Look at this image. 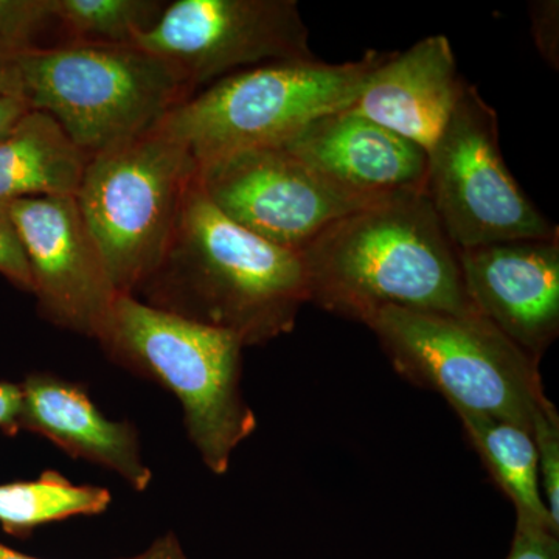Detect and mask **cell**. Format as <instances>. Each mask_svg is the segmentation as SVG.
<instances>
[{"mask_svg":"<svg viewBox=\"0 0 559 559\" xmlns=\"http://www.w3.org/2000/svg\"><path fill=\"white\" fill-rule=\"evenodd\" d=\"M134 296L252 347L294 330L300 308L310 304V282L299 250L263 240L227 218L194 171L168 248Z\"/></svg>","mask_w":559,"mask_h":559,"instance_id":"6da1fadb","label":"cell"},{"mask_svg":"<svg viewBox=\"0 0 559 559\" xmlns=\"http://www.w3.org/2000/svg\"><path fill=\"white\" fill-rule=\"evenodd\" d=\"M310 301L366 322L384 308L477 314L459 250L425 190L406 191L349 213L301 250Z\"/></svg>","mask_w":559,"mask_h":559,"instance_id":"7a4b0ae2","label":"cell"},{"mask_svg":"<svg viewBox=\"0 0 559 559\" xmlns=\"http://www.w3.org/2000/svg\"><path fill=\"white\" fill-rule=\"evenodd\" d=\"M95 340L114 364L175 395L205 468L226 474L259 425L242 395L241 342L131 294L116 297Z\"/></svg>","mask_w":559,"mask_h":559,"instance_id":"3957f363","label":"cell"},{"mask_svg":"<svg viewBox=\"0 0 559 559\" xmlns=\"http://www.w3.org/2000/svg\"><path fill=\"white\" fill-rule=\"evenodd\" d=\"M388 53L356 61L267 62L191 95L160 120L197 167L238 151L282 146L320 117L352 108Z\"/></svg>","mask_w":559,"mask_h":559,"instance_id":"277c9868","label":"cell"},{"mask_svg":"<svg viewBox=\"0 0 559 559\" xmlns=\"http://www.w3.org/2000/svg\"><path fill=\"white\" fill-rule=\"evenodd\" d=\"M22 98L87 156L156 127L194 94L170 62L134 46L80 43L20 51Z\"/></svg>","mask_w":559,"mask_h":559,"instance_id":"5b68a950","label":"cell"},{"mask_svg":"<svg viewBox=\"0 0 559 559\" xmlns=\"http://www.w3.org/2000/svg\"><path fill=\"white\" fill-rule=\"evenodd\" d=\"M401 377L437 390L451 406L502 419L532 436L550 406L539 360L480 314L384 308L364 322Z\"/></svg>","mask_w":559,"mask_h":559,"instance_id":"8992f818","label":"cell"},{"mask_svg":"<svg viewBox=\"0 0 559 559\" xmlns=\"http://www.w3.org/2000/svg\"><path fill=\"white\" fill-rule=\"evenodd\" d=\"M194 171L160 121L90 157L75 201L117 293L134 296L160 263Z\"/></svg>","mask_w":559,"mask_h":559,"instance_id":"52a82bcc","label":"cell"},{"mask_svg":"<svg viewBox=\"0 0 559 559\" xmlns=\"http://www.w3.org/2000/svg\"><path fill=\"white\" fill-rule=\"evenodd\" d=\"M498 119L468 83L428 151L425 193L457 250L559 235L507 167Z\"/></svg>","mask_w":559,"mask_h":559,"instance_id":"ba28073f","label":"cell"},{"mask_svg":"<svg viewBox=\"0 0 559 559\" xmlns=\"http://www.w3.org/2000/svg\"><path fill=\"white\" fill-rule=\"evenodd\" d=\"M131 46L170 62L194 94L240 70L316 58L296 0H176Z\"/></svg>","mask_w":559,"mask_h":559,"instance_id":"9c48e42d","label":"cell"},{"mask_svg":"<svg viewBox=\"0 0 559 559\" xmlns=\"http://www.w3.org/2000/svg\"><path fill=\"white\" fill-rule=\"evenodd\" d=\"M197 176L227 218L299 252L344 216L373 204L337 189L283 146L231 153L197 167Z\"/></svg>","mask_w":559,"mask_h":559,"instance_id":"30bf717a","label":"cell"},{"mask_svg":"<svg viewBox=\"0 0 559 559\" xmlns=\"http://www.w3.org/2000/svg\"><path fill=\"white\" fill-rule=\"evenodd\" d=\"M0 213L24 249L40 316L58 329L95 340L119 293L75 197L10 201Z\"/></svg>","mask_w":559,"mask_h":559,"instance_id":"8fae6325","label":"cell"},{"mask_svg":"<svg viewBox=\"0 0 559 559\" xmlns=\"http://www.w3.org/2000/svg\"><path fill=\"white\" fill-rule=\"evenodd\" d=\"M474 310L533 359L559 333V235L459 250Z\"/></svg>","mask_w":559,"mask_h":559,"instance_id":"7c38bea8","label":"cell"},{"mask_svg":"<svg viewBox=\"0 0 559 559\" xmlns=\"http://www.w3.org/2000/svg\"><path fill=\"white\" fill-rule=\"evenodd\" d=\"M282 146L359 201L425 190L428 151L352 108L320 117Z\"/></svg>","mask_w":559,"mask_h":559,"instance_id":"4fadbf2b","label":"cell"},{"mask_svg":"<svg viewBox=\"0 0 559 559\" xmlns=\"http://www.w3.org/2000/svg\"><path fill=\"white\" fill-rule=\"evenodd\" d=\"M466 84L450 39L428 36L407 50L388 53L352 109L429 151Z\"/></svg>","mask_w":559,"mask_h":559,"instance_id":"5bb4252c","label":"cell"},{"mask_svg":"<svg viewBox=\"0 0 559 559\" xmlns=\"http://www.w3.org/2000/svg\"><path fill=\"white\" fill-rule=\"evenodd\" d=\"M21 389V429L38 433L70 457L109 469L134 491L148 489L153 471L130 421L106 417L86 390L57 374H28Z\"/></svg>","mask_w":559,"mask_h":559,"instance_id":"9a60e30c","label":"cell"},{"mask_svg":"<svg viewBox=\"0 0 559 559\" xmlns=\"http://www.w3.org/2000/svg\"><path fill=\"white\" fill-rule=\"evenodd\" d=\"M90 156L49 114L31 109L0 140V205L25 198L75 197Z\"/></svg>","mask_w":559,"mask_h":559,"instance_id":"2e32d148","label":"cell"},{"mask_svg":"<svg viewBox=\"0 0 559 559\" xmlns=\"http://www.w3.org/2000/svg\"><path fill=\"white\" fill-rule=\"evenodd\" d=\"M463 423L466 436L487 463L499 487L513 502L516 516L528 518L558 533L544 503L538 476V459L533 437L524 429L465 409L451 406Z\"/></svg>","mask_w":559,"mask_h":559,"instance_id":"e0dca14e","label":"cell"},{"mask_svg":"<svg viewBox=\"0 0 559 559\" xmlns=\"http://www.w3.org/2000/svg\"><path fill=\"white\" fill-rule=\"evenodd\" d=\"M112 502L108 488L73 485L57 471L38 479L0 485V525L13 535L73 516L105 513Z\"/></svg>","mask_w":559,"mask_h":559,"instance_id":"ac0fdd59","label":"cell"},{"mask_svg":"<svg viewBox=\"0 0 559 559\" xmlns=\"http://www.w3.org/2000/svg\"><path fill=\"white\" fill-rule=\"evenodd\" d=\"M57 24L80 43L131 46L159 20L156 0H53Z\"/></svg>","mask_w":559,"mask_h":559,"instance_id":"d6986e66","label":"cell"},{"mask_svg":"<svg viewBox=\"0 0 559 559\" xmlns=\"http://www.w3.org/2000/svg\"><path fill=\"white\" fill-rule=\"evenodd\" d=\"M538 459V476L550 520L559 527V415L551 403L536 419L532 432Z\"/></svg>","mask_w":559,"mask_h":559,"instance_id":"ffe728a7","label":"cell"},{"mask_svg":"<svg viewBox=\"0 0 559 559\" xmlns=\"http://www.w3.org/2000/svg\"><path fill=\"white\" fill-rule=\"evenodd\" d=\"M53 22V0H0V40L11 47H36L33 39Z\"/></svg>","mask_w":559,"mask_h":559,"instance_id":"44dd1931","label":"cell"},{"mask_svg":"<svg viewBox=\"0 0 559 559\" xmlns=\"http://www.w3.org/2000/svg\"><path fill=\"white\" fill-rule=\"evenodd\" d=\"M507 559H559L558 533L528 518L516 516V532Z\"/></svg>","mask_w":559,"mask_h":559,"instance_id":"7402d4cb","label":"cell"},{"mask_svg":"<svg viewBox=\"0 0 559 559\" xmlns=\"http://www.w3.org/2000/svg\"><path fill=\"white\" fill-rule=\"evenodd\" d=\"M530 25L536 49L550 68H559V3L538 0L528 7Z\"/></svg>","mask_w":559,"mask_h":559,"instance_id":"603a6c76","label":"cell"},{"mask_svg":"<svg viewBox=\"0 0 559 559\" xmlns=\"http://www.w3.org/2000/svg\"><path fill=\"white\" fill-rule=\"evenodd\" d=\"M0 275L25 293H33L31 267L20 238L9 219L0 213Z\"/></svg>","mask_w":559,"mask_h":559,"instance_id":"cb8c5ba5","label":"cell"},{"mask_svg":"<svg viewBox=\"0 0 559 559\" xmlns=\"http://www.w3.org/2000/svg\"><path fill=\"white\" fill-rule=\"evenodd\" d=\"M0 559H38L28 557V555L20 554V551L11 550L9 547L0 544ZM123 559H187L186 551H183L182 544L175 533H167L162 535L160 538L154 540L153 544L142 551V554L135 555L132 558Z\"/></svg>","mask_w":559,"mask_h":559,"instance_id":"d4e9b609","label":"cell"},{"mask_svg":"<svg viewBox=\"0 0 559 559\" xmlns=\"http://www.w3.org/2000/svg\"><path fill=\"white\" fill-rule=\"evenodd\" d=\"M22 389L21 384L0 381V430L16 433L21 430Z\"/></svg>","mask_w":559,"mask_h":559,"instance_id":"484cf974","label":"cell"},{"mask_svg":"<svg viewBox=\"0 0 559 559\" xmlns=\"http://www.w3.org/2000/svg\"><path fill=\"white\" fill-rule=\"evenodd\" d=\"M21 50L24 49H16L0 40V95L22 97L20 68H17Z\"/></svg>","mask_w":559,"mask_h":559,"instance_id":"4316f807","label":"cell"},{"mask_svg":"<svg viewBox=\"0 0 559 559\" xmlns=\"http://www.w3.org/2000/svg\"><path fill=\"white\" fill-rule=\"evenodd\" d=\"M31 110L28 103L22 97L0 95V140L5 138L14 124Z\"/></svg>","mask_w":559,"mask_h":559,"instance_id":"83f0119b","label":"cell"}]
</instances>
